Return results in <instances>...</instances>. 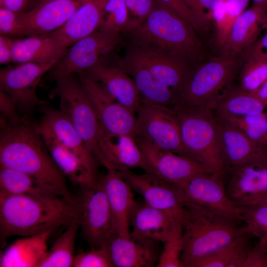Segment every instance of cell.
I'll return each instance as SVG.
<instances>
[{
    "label": "cell",
    "instance_id": "1",
    "mask_svg": "<svg viewBox=\"0 0 267 267\" xmlns=\"http://www.w3.org/2000/svg\"><path fill=\"white\" fill-rule=\"evenodd\" d=\"M0 167L35 178L70 203L78 198L69 190L66 177L56 164L38 132L28 117L14 126L0 129Z\"/></svg>",
    "mask_w": 267,
    "mask_h": 267
},
{
    "label": "cell",
    "instance_id": "2",
    "mask_svg": "<svg viewBox=\"0 0 267 267\" xmlns=\"http://www.w3.org/2000/svg\"><path fill=\"white\" fill-rule=\"evenodd\" d=\"M79 201L60 196H34L0 193V242L14 235L27 236L67 226L79 218Z\"/></svg>",
    "mask_w": 267,
    "mask_h": 267
},
{
    "label": "cell",
    "instance_id": "3",
    "mask_svg": "<svg viewBox=\"0 0 267 267\" xmlns=\"http://www.w3.org/2000/svg\"><path fill=\"white\" fill-rule=\"evenodd\" d=\"M242 221L187 203L183 210L181 261L192 267L228 245L247 230Z\"/></svg>",
    "mask_w": 267,
    "mask_h": 267
},
{
    "label": "cell",
    "instance_id": "4",
    "mask_svg": "<svg viewBox=\"0 0 267 267\" xmlns=\"http://www.w3.org/2000/svg\"><path fill=\"white\" fill-rule=\"evenodd\" d=\"M194 29L172 11L156 4L148 17L129 33L130 45L179 57H201L202 46Z\"/></svg>",
    "mask_w": 267,
    "mask_h": 267
},
{
    "label": "cell",
    "instance_id": "5",
    "mask_svg": "<svg viewBox=\"0 0 267 267\" xmlns=\"http://www.w3.org/2000/svg\"><path fill=\"white\" fill-rule=\"evenodd\" d=\"M176 111L181 137L188 156L216 172L225 164L219 127L212 110L201 107H178Z\"/></svg>",
    "mask_w": 267,
    "mask_h": 267
},
{
    "label": "cell",
    "instance_id": "6",
    "mask_svg": "<svg viewBox=\"0 0 267 267\" xmlns=\"http://www.w3.org/2000/svg\"><path fill=\"white\" fill-rule=\"evenodd\" d=\"M237 56L222 52L191 71L173 108L196 106L212 109L231 89L240 63Z\"/></svg>",
    "mask_w": 267,
    "mask_h": 267
},
{
    "label": "cell",
    "instance_id": "7",
    "mask_svg": "<svg viewBox=\"0 0 267 267\" xmlns=\"http://www.w3.org/2000/svg\"><path fill=\"white\" fill-rule=\"evenodd\" d=\"M54 81L55 84L50 91L49 97L59 98V110L69 120L87 148L100 163V125L78 74H70Z\"/></svg>",
    "mask_w": 267,
    "mask_h": 267
},
{
    "label": "cell",
    "instance_id": "8",
    "mask_svg": "<svg viewBox=\"0 0 267 267\" xmlns=\"http://www.w3.org/2000/svg\"><path fill=\"white\" fill-rule=\"evenodd\" d=\"M55 64L28 62L0 68V90L13 99L21 116L29 118L36 109L48 105L37 90L43 76Z\"/></svg>",
    "mask_w": 267,
    "mask_h": 267
},
{
    "label": "cell",
    "instance_id": "9",
    "mask_svg": "<svg viewBox=\"0 0 267 267\" xmlns=\"http://www.w3.org/2000/svg\"><path fill=\"white\" fill-rule=\"evenodd\" d=\"M81 234L90 247L105 245L114 231L112 214L103 185L98 178L92 185L81 188L78 198Z\"/></svg>",
    "mask_w": 267,
    "mask_h": 267
},
{
    "label": "cell",
    "instance_id": "10",
    "mask_svg": "<svg viewBox=\"0 0 267 267\" xmlns=\"http://www.w3.org/2000/svg\"><path fill=\"white\" fill-rule=\"evenodd\" d=\"M136 113L137 135L160 148L188 157L182 142L179 122L174 109L141 101Z\"/></svg>",
    "mask_w": 267,
    "mask_h": 267
},
{
    "label": "cell",
    "instance_id": "11",
    "mask_svg": "<svg viewBox=\"0 0 267 267\" xmlns=\"http://www.w3.org/2000/svg\"><path fill=\"white\" fill-rule=\"evenodd\" d=\"M121 35L97 30L74 43L49 71L55 81L70 74H78L91 67L112 53L122 42Z\"/></svg>",
    "mask_w": 267,
    "mask_h": 267
},
{
    "label": "cell",
    "instance_id": "12",
    "mask_svg": "<svg viewBox=\"0 0 267 267\" xmlns=\"http://www.w3.org/2000/svg\"><path fill=\"white\" fill-rule=\"evenodd\" d=\"M135 139L147 160V173L178 186L197 175L216 172L193 159L160 148L140 135Z\"/></svg>",
    "mask_w": 267,
    "mask_h": 267
},
{
    "label": "cell",
    "instance_id": "13",
    "mask_svg": "<svg viewBox=\"0 0 267 267\" xmlns=\"http://www.w3.org/2000/svg\"><path fill=\"white\" fill-rule=\"evenodd\" d=\"M78 75L101 128L110 134L135 138L138 134L135 114L116 100L99 83L82 74Z\"/></svg>",
    "mask_w": 267,
    "mask_h": 267
},
{
    "label": "cell",
    "instance_id": "14",
    "mask_svg": "<svg viewBox=\"0 0 267 267\" xmlns=\"http://www.w3.org/2000/svg\"><path fill=\"white\" fill-rule=\"evenodd\" d=\"M223 173L200 174L178 187L187 203L241 221L239 206L226 193Z\"/></svg>",
    "mask_w": 267,
    "mask_h": 267
},
{
    "label": "cell",
    "instance_id": "15",
    "mask_svg": "<svg viewBox=\"0 0 267 267\" xmlns=\"http://www.w3.org/2000/svg\"><path fill=\"white\" fill-rule=\"evenodd\" d=\"M183 210H165L136 202L130 217V233L164 243L182 234Z\"/></svg>",
    "mask_w": 267,
    "mask_h": 267
},
{
    "label": "cell",
    "instance_id": "16",
    "mask_svg": "<svg viewBox=\"0 0 267 267\" xmlns=\"http://www.w3.org/2000/svg\"><path fill=\"white\" fill-rule=\"evenodd\" d=\"M111 53L80 74L99 83L116 100L135 114L141 103L139 91L123 67L121 59L114 58Z\"/></svg>",
    "mask_w": 267,
    "mask_h": 267
},
{
    "label": "cell",
    "instance_id": "17",
    "mask_svg": "<svg viewBox=\"0 0 267 267\" xmlns=\"http://www.w3.org/2000/svg\"><path fill=\"white\" fill-rule=\"evenodd\" d=\"M226 193L237 205L267 194V159L228 167L223 173Z\"/></svg>",
    "mask_w": 267,
    "mask_h": 267
},
{
    "label": "cell",
    "instance_id": "18",
    "mask_svg": "<svg viewBox=\"0 0 267 267\" xmlns=\"http://www.w3.org/2000/svg\"><path fill=\"white\" fill-rule=\"evenodd\" d=\"M133 190L140 194L146 205L165 210L183 209L187 203L180 188L154 175L138 174L130 170L118 171Z\"/></svg>",
    "mask_w": 267,
    "mask_h": 267
},
{
    "label": "cell",
    "instance_id": "19",
    "mask_svg": "<svg viewBox=\"0 0 267 267\" xmlns=\"http://www.w3.org/2000/svg\"><path fill=\"white\" fill-rule=\"evenodd\" d=\"M126 52L141 63L157 83L174 91L181 90L191 71L183 58L132 45Z\"/></svg>",
    "mask_w": 267,
    "mask_h": 267
},
{
    "label": "cell",
    "instance_id": "20",
    "mask_svg": "<svg viewBox=\"0 0 267 267\" xmlns=\"http://www.w3.org/2000/svg\"><path fill=\"white\" fill-rule=\"evenodd\" d=\"M158 244L131 233L124 236L115 233L104 246L114 267H152L156 266L161 253Z\"/></svg>",
    "mask_w": 267,
    "mask_h": 267
},
{
    "label": "cell",
    "instance_id": "21",
    "mask_svg": "<svg viewBox=\"0 0 267 267\" xmlns=\"http://www.w3.org/2000/svg\"><path fill=\"white\" fill-rule=\"evenodd\" d=\"M99 147L100 163L106 169L119 171L138 168L149 172L146 158L133 136L110 134L100 126Z\"/></svg>",
    "mask_w": 267,
    "mask_h": 267
},
{
    "label": "cell",
    "instance_id": "22",
    "mask_svg": "<svg viewBox=\"0 0 267 267\" xmlns=\"http://www.w3.org/2000/svg\"><path fill=\"white\" fill-rule=\"evenodd\" d=\"M83 3V0H50L23 11L27 37L45 35L59 29Z\"/></svg>",
    "mask_w": 267,
    "mask_h": 267
},
{
    "label": "cell",
    "instance_id": "23",
    "mask_svg": "<svg viewBox=\"0 0 267 267\" xmlns=\"http://www.w3.org/2000/svg\"><path fill=\"white\" fill-rule=\"evenodd\" d=\"M110 208L115 232L122 236L130 234V220L136 202L133 189L118 171L107 169L100 178Z\"/></svg>",
    "mask_w": 267,
    "mask_h": 267
},
{
    "label": "cell",
    "instance_id": "24",
    "mask_svg": "<svg viewBox=\"0 0 267 267\" xmlns=\"http://www.w3.org/2000/svg\"><path fill=\"white\" fill-rule=\"evenodd\" d=\"M264 29H267L265 10L254 4L236 17L231 24L221 40L222 52L237 55L251 46Z\"/></svg>",
    "mask_w": 267,
    "mask_h": 267
},
{
    "label": "cell",
    "instance_id": "25",
    "mask_svg": "<svg viewBox=\"0 0 267 267\" xmlns=\"http://www.w3.org/2000/svg\"><path fill=\"white\" fill-rule=\"evenodd\" d=\"M36 126L51 157L66 178L81 188L95 182L98 178L58 140L43 118Z\"/></svg>",
    "mask_w": 267,
    "mask_h": 267
},
{
    "label": "cell",
    "instance_id": "26",
    "mask_svg": "<svg viewBox=\"0 0 267 267\" xmlns=\"http://www.w3.org/2000/svg\"><path fill=\"white\" fill-rule=\"evenodd\" d=\"M107 0H90L83 2L62 27L50 34L62 46L68 48L77 41L98 29Z\"/></svg>",
    "mask_w": 267,
    "mask_h": 267
},
{
    "label": "cell",
    "instance_id": "27",
    "mask_svg": "<svg viewBox=\"0 0 267 267\" xmlns=\"http://www.w3.org/2000/svg\"><path fill=\"white\" fill-rule=\"evenodd\" d=\"M216 117L219 127L225 170L250 161L267 159V147L256 143L235 127Z\"/></svg>",
    "mask_w": 267,
    "mask_h": 267
},
{
    "label": "cell",
    "instance_id": "28",
    "mask_svg": "<svg viewBox=\"0 0 267 267\" xmlns=\"http://www.w3.org/2000/svg\"><path fill=\"white\" fill-rule=\"evenodd\" d=\"M43 117L58 140L75 154L89 171L97 178V164L94 155L86 146L76 130L59 110L47 105L39 108Z\"/></svg>",
    "mask_w": 267,
    "mask_h": 267
},
{
    "label": "cell",
    "instance_id": "29",
    "mask_svg": "<svg viewBox=\"0 0 267 267\" xmlns=\"http://www.w3.org/2000/svg\"><path fill=\"white\" fill-rule=\"evenodd\" d=\"M68 48L62 46L50 34L15 39L13 63L49 64L56 62Z\"/></svg>",
    "mask_w": 267,
    "mask_h": 267
},
{
    "label": "cell",
    "instance_id": "30",
    "mask_svg": "<svg viewBox=\"0 0 267 267\" xmlns=\"http://www.w3.org/2000/svg\"><path fill=\"white\" fill-rule=\"evenodd\" d=\"M121 63L125 70L134 80L141 101L174 107L177 94L171 89L159 85L141 63L126 52L121 59Z\"/></svg>",
    "mask_w": 267,
    "mask_h": 267
},
{
    "label": "cell",
    "instance_id": "31",
    "mask_svg": "<svg viewBox=\"0 0 267 267\" xmlns=\"http://www.w3.org/2000/svg\"><path fill=\"white\" fill-rule=\"evenodd\" d=\"M53 231L17 240L0 257V267H39L45 256L47 241Z\"/></svg>",
    "mask_w": 267,
    "mask_h": 267
},
{
    "label": "cell",
    "instance_id": "32",
    "mask_svg": "<svg viewBox=\"0 0 267 267\" xmlns=\"http://www.w3.org/2000/svg\"><path fill=\"white\" fill-rule=\"evenodd\" d=\"M266 106L253 93L231 89L211 109L218 116H240L259 114Z\"/></svg>",
    "mask_w": 267,
    "mask_h": 267
},
{
    "label": "cell",
    "instance_id": "33",
    "mask_svg": "<svg viewBox=\"0 0 267 267\" xmlns=\"http://www.w3.org/2000/svg\"><path fill=\"white\" fill-rule=\"evenodd\" d=\"M0 193L34 196H60L33 177L4 167H0Z\"/></svg>",
    "mask_w": 267,
    "mask_h": 267
},
{
    "label": "cell",
    "instance_id": "34",
    "mask_svg": "<svg viewBox=\"0 0 267 267\" xmlns=\"http://www.w3.org/2000/svg\"><path fill=\"white\" fill-rule=\"evenodd\" d=\"M79 229V218H77L54 241L39 267H73L75 242Z\"/></svg>",
    "mask_w": 267,
    "mask_h": 267
},
{
    "label": "cell",
    "instance_id": "35",
    "mask_svg": "<svg viewBox=\"0 0 267 267\" xmlns=\"http://www.w3.org/2000/svg\"><path fill=\"white\" fill-rule=\"evenodd\" d=\"M252 237L246 231L228 245L198 261L192 267H242Z\"/></svg>",
    "mask_w": 267,
    "mask_h": 267
},
{
    "label": "cell",
    "instance_id": "36",
    "mask_svg": "<svg viewBox=\"0 0 267 267\" xmlns=\"http://www.w3.org/2000/svg\"><path fill=\"white\" fill-rule=\"evenodd\" d=\"M247 48L249 50L239 74V88L253 92L267 80V55Z\"/></svg>",
    "mask_w": 267,
    "mask_h": 267
},
{
    "label": "cell",
    "instance_id": "37",
    "mask_svg": "<svg viewBox=\"0 0 267 267\" xmlns=\"http://www.w3.org/2000/svg\"><path fill=\"white\" fill-rule=\"evenodd\" d=\"M215 116L235 127L256 143L267 147V123L266 112L240 116L220 117L216 115Z\"/></svg>",
    "mask_w": 267,
    "mask_h": 267
},
{
    "label": "cell",
    "instance_id": "38",
    "mask_svg": "<svg viewBox=\"0 0 267 267\" xmlns=\"http://www.w3.org/2000/svg\"><path fill=\"white\" fill-rule=\"evenodd\" d=\"M238 206L241 220L247 231L267 245V205L247 204Z\"/></svg>",
    "mask_w": 267,
    "mask_h": 267
},
{
    "label": "cell",
    "instance_id": "39",
    "mask_svg": "<svg viewBox=\"0 0 267 267\" xmlns=\"http://www.w3.org/2000/svg\"><path fill=\"white\" fill-rule=\"evenodd\" d=\"M128 22L129 11L125 0H108L98 30L121 35L126 33Z\"/></svg>",
    "mask_w": 267,
    "mask_h": 267
},
{
    "label": "cell",
    "instance_id": "40",
    "mask_svg": "<svg viewBox=\"0 0 267 267\" xmlns=\"http://www.w3.org/2000/svg\"><path fill=\"white\" fill-rule=\"evenodd\" d=\"M22 13L0 7V34L18 39L27 37Z\"/></svg>",
    "mask_w": 267,
    "mask_h": 267
},
{
    "label": "cell",
    "instance_id": "41",
    "mask_svg": "<svg viewBox=\"0 0 267 267\" xmlns=\"http://www.w3.org/2000/svg\"><path fill=\"white\" fill-rule=\"evenodd\" d=\"M129 11V22L126 33H129L148 17L156 5L155 0H125Z\"/></svg>",
    "mask_w": 267,
    "mask_h": 267
},
{
    "label": "cell",
    "instance_id": "42",
    "mask_svg": "<svg viewBox=\"0 0 267 267\" xmlns=\"http://www.w3.org/2000/svg\"><path fill=\"white\" fill-rule=\"evenodd\" d=\"M74 267H112V263L107 251L103 246L100 248L90 247L86 251H81L75 256Z\"/></svg>",
    "mask_w": 267,
    "mask_h": 267
},
{
    "label": "cell",
    "instance_id": "43",
    "mask_svg": "<svg viewBox=\"0 0 267 267\" xmlns=\"http://www.w3.org/2000/svg\"><path fill=\"white\" fill-rule=\"evenodd\" d=\"M156 267H184L181 261L182 234L165 243Z\"/></svg>",
    "mask_w": 267,
    "mask_h": 267
},
{
    "label": "cell",
    "instance_id": "44",
    "mask_svg": "<svg viewBox=\"0 0 267 267\" xmlns=\"http://www.w3.org/2000/svg\"><path fill=\"white\" fill-rule=\"evenodd\" d=\"M224 0H185L199 22L202 30L213 17L214 12L223 4Z\"/></svg>",
    "mask_w": 267,
    "mask_h": 267
},
{
    "label": "cell",
    "instance_id": "45",
    "mask_svg": "<svg viewBox=\"0 0 267 267\" xmlns=\"http://www.w3.org/2000/svg\"><path fill=\"white\" fill-rule=\"evenodd\" d=\"M156 4L176 14L195 30H201V27L194 14L186 4L185 0H155Z\"/></svg>",
    "mask_w": 267,
    "mask_h": 267
},
{
    "label": "cell",
    "instance_id": "46",
    "mask_svg": "<svg viewBox=\"0 0 267 267\" xmlns=\"http://www.w3.org/2000/svg\"><path fill=\"white\" fill-rule=\"evenodd\" d=\"M242 267H267V245L258 241L248 247Z\"/></svg>",
    "mask_w": 267,
    "mask_h": 267
},
{
    "label": "cell",
    "instance_id": "47",
    "mask_svg": "<svg viewBox=\"0 0 267 267\" xmlns=\"http://www.w3.org/2000/svg\"><path fill=\"white\" fill-rule=\"evenodd\" d=\"M0 117L5 119L10 126L21 124L24 117L21 116L13 99L6 92L0 90Z\"/></svg>",
    "mask_w": 267,
    "mask_h": 267
},
{
    "label": "cell",
    "instance_id": "48",
    "mask_svg": "<svg viewBox=\"0 0 267 267\" xmlns=\"http://www.w3.org/2000/svg\"><path fill=\"white\" fill-rule=\"evenodd\" d=\"M15 39L7 36H0V65L9 64L13 62L12 48Z\"/></svg>",
    "mask_w": 267,
    "mask_h": 267
},
{
    "label": "cell",
    "instance_id": "49",
    "mask_svg": "<svg viewBox=\"0 0 267 267\" xmlns=\"http://www.w3.org/2000/svg\"><path fill=\"white\" fill-rule=\"evenodd\" d=\"M249 1V0H224V17L230 18L232 22L236 17L245 10Z\"/></svg>",
    "mask_w": 267,
    "mask_h": 267
},
{
    "label": "cell",
    "instance_id": "50",
    "mask_svg": "<svg viewBox=\"0 0 267 267\" xmlns=\"http://www.w3.org/2000/svg\"><path fill=\"white\" fill-rule=\"evenodd\" d=\"M31 0H4L0 7H4L16 12L28 11Z\"/></svg>",
    "mask_w": 267,
    "mask_h": 267
},
{
    "label": "cell",
    "instance_id": "51",
    "mask_svg": "<svg viewBox=\"0 0 267 267\" xmlns=\"http://www.w3.org/2000/svg\"><path fill=\"white\" fill-rule=\"evenodd\" d=\"M250 47L267 55V32L262 38L257 40Z\"/></svg>",
    "mask_w": 267,
    "mask_h": 267
},
{
    "label": "cell",
    "instance_id": "52",
    "mask_svg": "<svg viewBox=\"0 0 267 267\" xmlns=\"http://www.w3.org/2000/svg\"><path fill=\"white\" fill-rule=\"evenodd\" d=\"M252 93L267 106V80L257 90Z\"/></svg>",
    "mask_w": 267,
    "mask_h": 267
},
{
    "label": "cell",
    "instance_id": "53",
    "mask_svg": "<svg viewBox=\"0 0 267 267\" xmlns=\"http://www.w3.org/2000/svg\"><path fill=\"white\" fill-rule=\"evenodd\" d=\"M249 204H261L267 205V194Z\"/></svg>",
    "mask_w": 267,
    "mask_h": 267
},
{
    "label": "cell",
    "instance_id": "54",
    "mask_svg": "<svg viewBox=\"0 0 267 267\" xmlns=\"http://www.w3.org/2000/svg\"><path fill=\"white\" fill-rule=\"evenodd\" d=\"M254 4L259 6L265 9L267 6V0H252Z\"/></svg>",
    "mask_w": 267,
    "mask_h": 267
},
{
    "label": "cell",
    "instance_id": "55",
    "mask_svg": "<svg viewBox=\"0 0 267 267\" xmlns=\"http://www.w3.org/2000/svg\"><path fill=\"white\" fill-rule=\"evenodd\" d=\"M264 10H265L266 19H267V6L266 7V8L264 9Z\"/></svg>",
    "mask_w": 267,
    "mask_h": 267
},
{
    "label": "cell",
    "instance_id": "56",
    "mask_svg": "<svg viewBox=\"0 0 267 267\" xmlns=\"http://www.w3.org/2000/svg\"><path fill=\"white\" fill-rule=\"evenodd\" d=\"M266 113V115H267V112Z\"/></svg>",
    "mask_w": 267,
    "mask_h": 267
}]
</instances>
